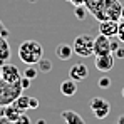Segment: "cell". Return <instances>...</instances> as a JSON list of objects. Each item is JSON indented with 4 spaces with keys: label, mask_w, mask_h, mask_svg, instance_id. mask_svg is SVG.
<instances>
[{
    "label": "cell",
    "mask_w": 124,
    "mask_h": 124,
    "mask_svg": "<svg viewBox=\"0 0 124 124\" xmlns=\"http://www.w3.org/2000/svg\"><path fill=\"white\" fill-rule=\"evenodd\" d=\"M22 111L20 109H17L14 104H8V106H3L2 109H0V116H3V117H7L8 121H12V123H15L19 117H20Z\"/></svg>",
    "instance_id": "11"
},
{
    "label": "cell",
    "mask_w": 124,
    "mask_h": 124,
    "mask_svg": "<svg viewBox=\"0 0 124 124\" xmlns=\"http://www.w3.org/2000/svg\"><path fill=\"white\" fill-rule=\"evenodd\" d=\"M61 92L64 96H67V97H72V96L77 92V82L69 77L67 81H64V82L61 84Z\"/></svg>",
    "instance_id": "15"
},
{
    "label": "cell",
    "mask_w": 124,
    "mask_h": 124,
    "mask_svg": "<svg viewBox=\"0 0 124 124\" xmlns=\"http://www.w3.org/2000/svg\"><path fill=\"white\" fill-rule=\"evenodd\" d=\"M117 124H124V114L119 116V119H117Z\"/></svg>",
    "instance_id": "29"
},
{
    "label": "cell",
    "mask_w": 124,
    "mask_h": 124,
    "mask_svg": "<svg viewBox=\"0 0 124 124\" xmlns=\"http://www.w3.org/2000/svg\"><path fill=\"white\" fill-rule=\"evenodd\" d=\"M82 124H85V123H82Z\"/></svg>",
    "instance_id": "33"
},
{
    "label": "cell",
    "mask_w": 124,
    "mask_h": 124,
    "mask_svg": "<svg viewBox=\"0 0 124 124\" xmlns=\"http://www.w3.org/2000/svg\"><path fill=\"white\" fill-rule=\"evenodd\" d=\"M123 97H124V87H123Z\"/></svg>",
    "instance_id": "31"
},
{
    "label": "cell",
    "mask_w": 124,
    "mask_h": 124,
    "mask_svg": "<svg viewBox=\"0 0 124 124\" xmlns=\"http://www.w3.org/2000/svg\"><path fill=\"white\" fill-rule=\"evenodd\" d=\"M0 34L5 35V37H8V29L3 25V22H2V20H0Z\"/></svg>",
    "instance_id": "26"
},
{
    "label": "cell",
    "mask_w": 124,
    "mask_h": 124,
    "mask_svg": "<svg viewBox=\"0 0 124 124\" xmlns=\"http://www.w3.org/2000/svg\"><path fill=\"white\" fill-rule=\"evenodd\" d=\"M121 19L124 20V7H123V15H121Z\"/></svg>",
    "instance_id": "30"
},
{
    "label": "cell",
    "mask_w": 124,
    "mask_h": 124,
    "mask_svg": "<svg viewBox=\"0 0 124 124\" xmlns=\"http://www.w3.org/2000/svg\"><path fill=\"white\" fill-rule=\"evenodd\" d=\"M55 55H57V59H61V61H69V59L74 55V49H72V45H69V44H59V45L55 47Z\"/></svg>",
    "instance_id": "13"
},
{
    "label": "cell",
    "mask_w": 124,
    "mask_h": 124,
    "mask_svg": "<svg viewBox=\"0 0 124 124\" xmlns=\"http://www.w3.org/2000/svg\"><path fill=\"white\" fill-rule=\"evenodd\" d=\"M114 67V55L112 54H102L96 55V69L101 72H109Z\"/></svg>",
    "instance_id": "10"
},
{
    "label": "cell",
    "mask_w": 124,
    "mask_h": 124,
    "mask_svg": "<svg viewBox=\"0 0 124 124\" xmlns=\"http://www.w3.org/2000/svg\"><path fill=\"white\" fill-rule=\"evenodd\" d=\"M94 54H96V55L112 54V52H111V39L106 37V35H102V34H99L97 37H94Z\"/></svg>",
    "instance_id": "8"
},
{
    "label": "cell",
    "mask_w": 124,
    "mask_h": 124,
    "mask_svg": "<svg viewBox=\"0 0 124 124\" xmlns=\"http://www.w3.org/2000/svg\"><path fill=\"white\" fill-rule=\"evenodd\" d=\"M61 117L65 121V124H82L84 119L81 114H77L76 111H70V109H65V111H62Z\"/></svg>",
    "instance_id": "14"
},
{
    "label": "cell",
    "mask_w": 124,
    "mask_h": 124,
    "mask_svg": "<svg viewBox=\"0 0 124 124\" xmlns=\"http://www.w3.org/2000/svg\"><path fill=\"white\" fill-rule=\"evenodd\" d=\"M29 99H30L29 96H25V94H20V96H19V97H17V99H15V101H14L12 104H14L17 109H20L22 112H25V111L29 109Z\"/></svg>",
    "instance_id": "16"
},
{
    "label": "cell",
    "mask_w": 124,
    "mask_h": 124,
    "mask_svg": "<svg viewBox=\"0 0 124 124\" xmlns=\"http://www.w3.org/2000/svg\"><path fill=\"white\" fill-rule=\"evenodd\" d=\"M89 107H91V111L94 112V116L97 119H106L109 116V112H111V104L107 102L106 99L97 97V96L89 101Z\"/></svg>",
    "instance_id": "5"
},
{
    "label": "cell",
    "mask_w": 124,
    "mask_h": 124,
    "mask_svg": "<svg viewBox=\"0 0 124 124\" xmlns=\"http://www.w3.org/2000/svg\"><path fill=\"white\" fill-rule=\"evenodd\" d=\"M14 124H32V121H30V117H29L25 112H22L20 117H19V119H17V121H15Z\"/></svg>",
    "instance_id": "21"
},
{
    "label": "cell",
    "mask_w": 124,
    "mask_h": 124,
    "mask_svg": "<svg viewBox=\"0 0 124 124\" xmlns=\"http://www.w3.org/2000/svg\"><path fill=\"white\" fill-rule=\"evenodd\" d=\"M0 72H2V81H5V82H10V84H17L20 82V70L14 65V64H3L2 67H0Z\"/></svg>",
    "instance_id": "6"
},
{
    "label": "cell",
    "mask_w": 124,
    "mask_h": 124,
    "mask_svg": "<svg viewBox=\"0 0 124 124\" xmlns=\"http://www.w3.org/2000/svg\"><path fill=\"white\" fill-rule=\"evenodd\" d=\"M99 87H102V89H107V87H111V77H107V76H102V77L99 79Z\"/></svg>",
    "instance_id": "20"
},
{
    "label": "cell",
    "mask_w": 124,
    "mask_h": 124,
    "mask_svg": "<svg viewBox=\"0 0 124 124\" xmlns=\"http://www.w3.org/2000/svg\"><path fill=\"white\" fill-rule=\"evenodd\" d=\"M39 107V101L35 97H30L29 99V109H37Z\"/></svg>",
    "instance_id": "25"
},
{
    "label": "cell",
    "mask_w": 124,
    "mask_h": 124,
    "mask_svg": "<svg viewBox=\"0 0 124 124\" xmlns=\"http://www.w3.org/2000/svg\"><path fill=\"white\" fill-rule=\"evenodd\" d=\"M44 57V49H42L40 42L37 40H29L22 42L19 45V59L27 65H35L37 62Z\"/></svg>",
    "instance_id": "1"
},
{
    "label": "cell",
    "mask_w": 124,
    "mask_h": 124,
    "mask_svg": "<svg viewBox=\"0 0 124 124\" xmlns=\"http://www.w3.org/2000/svg\"><path fill=\"white\" fill-rule=\"evenodd\" d=\"M119 47H121V40H119V39L116 40V37H111V52L114 54Z\"/></svg>",
    "instance_id": "22"
},
{
    "label": "cell",
    "mask_w": 124,
    "mask_h": 124,
    "mask_svg": "<svg viewBox=\"0 0 124 124\" xmlns=\"http://www.w3.org/2000/svg\"><path fill=\"white\" fill-rule=\"evenodd\" d=\"M30 84H32V81H30L29 77H25V76L20 77V85H22V89H23V91H25V89H29V87H30Z\"/></svg>",
    "instance_id": "24"
},
{
    "label": "cell",
    "mask_w": 124,
    "mask_h": 124,
    "mask_svg": "<svg viewBox=\"0 0 124 124\" xmlns=\"http://www.w3.org/2000/svg\"><path fill=\"white\" fill-rule=\"evenodd\" d=\"M0 124H14L12 121H8L7 117H3V116H0Z\"/></svg>",
    "instance_id": "28"
},
{
    "label": "cell",
    "mask_w": 124,
    "mask_h": 124,
    "mask_svg": "<svg viewBox=\"0 0 124 124\" xmlns=\"http://www.w3.org/2000/svg\"><path fill=\"white\" fill-rule=\"evenodd\" d=\"M10 55H12V52H10V45L7 42V37L0 34V67L10 61Z\"/></svg>",
    "instance_id": "12"
},
{
    "label": "cell",
    "mask_w": 124,
    "mask_h": 124,
    "mask_svg": "<svg viewBox=\"0 0 124 124\" xmlns=\"http://www.w3.org/2000/svg\"><path fill=\"white\" fill-rule=\"evenodd\" d=\"M74 54L81 55V57H89L94 54V37L89 34H81L74 39L72 44Z\"/></svg>",
    "instance_id": "4"
},
{
    "label": "cell",
    "mask_w": 124,
    "mask_h": 124,
    "mask_svg": "<svg viewBox=\"0 0 124 124\" xmlns=\"http://www.w3.org/2000/svg\"><path fill=\"white\" fill-rule=\"evenodd\" d=\"M22 85L20 82L17 84H10L5 81H0V107L12 104L19 96L22 94Z\"/></svg>",
    "instance_id": "3"
},
{
    "label": "cell",
    "mask_w": 124,
    "mask_h": 124,
    "mask_svg": "<svg viewBox=\"0 0 124 124\" xmlns=\"http://www.w3.org/2000/svg\"><path fill=\"white\" fill-rule=\"evenodd\" d=\"M117 39L124 44V20H119V30H117Z\"/></svg>",
    "instance_id": "23"
},
{
    "label": "cell",
    "mask_w": 124,
    "mask_h": 124,
    "mask_svg": "<svg viewBox=\"0 0 124 124\" xmlns=\"http://www.w3.org/2000/svg\"><path fill=\"white\" fill-rule=\"evenodd\" d=\"M117 30H119V20H99V34H102L106 37H117Z\"/></svg>",
    "instance_id": "7"
},
{
    "label": "cell",
    "mask_w": 124,
    "mask_h": 124,
    "mask_svg": "<svg viewBox=\"0 0 124 124\" xmlns=\"http://www.w3.org/2000/svg\"><path fill=\"white\" fill-rule=\"evenodd\" d=\"M114 55H116L117 59H124V47H119V49L114 52Z\"/></svg>",
    "instance_id": "27"
},
{
    "label": "cell",
    "mask_w": 124,
    "mask_h": 124,
    "mask_svg": "<svg viewBox=\"0 0 124 124\" xmlns=\"http://www.w3.org/2000/svg\"><path fill=\"white\" fill-rule=\"evenodd\" d=\"M37 74H39V69H37L35 65H27V67H25V70H23V76H25V77H29L30 81H34V79L37 77Z\"/></svg>",
    "instance_id": "19"
},
{
    "label": "cell",
    "mask_w": 124,
    "mask_h": 124,
    "mask_svg": "<svg viewBox=\"0 0 124 124\" xmlns=\"http://www.w3.org/2000/svg\"><path fill=\"white\" fill-rule=\"evenodd\" d=\"M35 65H39V67H37V69H39V72H44V74H47V72H50V70H52V62L49 61V59H44V57H42Z\"/></svg>",
    "instance_id": "17"
},
{
    "label": "cell",
    "mask_w": 124,
    "mask_h": 124,
    "mask_svg": "<svg viewBox=\"0 0 124 124\" xmlns=\"http://www.w3.org/2000/svg\"><path fill=\"white\" fill-rule=\"evenodd\" d=\"M87 76H89V69H87V65L82 64V62H77V64H74L69 69V77L74 79L76 82H81L84 79H87Z\"/></svg>",
    "instance_id": "9"
},
{
    "label": "cell",
    "mask_w": 124,
    "mask_h": 124,
    "mask_svg": "<svg viewBox=\"0 0 124 124\" xmlns=\"http://www.w3.org/2000/svg\"><path fill=\"white\" fill-rule=\"evenodd\" d=\"M92 15L99 20H121L123 15V3L119 0H101L99 5L96 7V10L92 12Z\"/></svg>",
    "instance_id": "2"
},
{
    "label": "cell",
    "mask_w": 124,
    "mask_h": 124,
    "mask_svg": "<svg viewBox=\"0 0 124 124\" xmlns=\"http://www.w3.org/2000/svg\"><path fill=\"white\" fill-rule=\"evenodd\" d=\"M0 81H2V72H0Z\"/></svg>",
    "instance_id": "32"
},
{
    "label": "cell",
    "mask_w": 124,
    "mask_h": 124,
    "mask_svg": "<svg viewBox=\"0 0 124 124\" xmlns=\"http://www.w3.org/2000/svg\"><path fill=\"white\" fill-rule=\"evenodd\" d=\"M74 14H76V17H77L79 20H84L85 15H87V7H85V3L76 5V7H74Z\"/></svg>",
    "instance_id": "18"
}]
</instances>
